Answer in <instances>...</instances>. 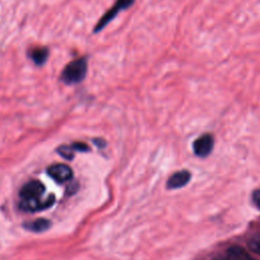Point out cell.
<instances>
[{"instance_id":"1","label":"cell","mask_w":260,"mask_h":260,"mask_svg":"<svg viewBox=\"0 0 260 260\" xmlns=\"http://www.w3.org/2000/svg\"><path fill=\"white\" fill-rule=\"evenodd\" d=\"M87 73V59L80 57L69 62L61 72L60 79L67 85L80 83Z\"/></svg>"},{"instance_id":"2","label":"cell","mask_w":260,"mask_h":260,"mask_svg":"<svg viewBox=\"0 0 260 260\" xmlns=\"http://www.w3.org/2000/svg\"><path fill=\"white\" fill-rule=\"evenodd\" d=\"M134 1L135 0H116L114 5L99 19V21L96 22V24L93 27V32L96 34L99 31H101L102 29H104V27L109 22H111L120 11L131 7L133 5Z\"/></svg>"},{"instance_id":"3","label":"cell","mask_w":260,"mask_h":260,"mask_svg":"<svg viewBox=\"0 0 260 260\" xmlns=\"http://www.w3.org/2000/svg\"><path fill=\"white\" fill-rule=\"evenodd\" d=\"M55 202V195L49 194L46 198H36V199H26L21 200L19 206L24 211H37L41 209L48 208L52 206Z\"/></svg>"},{"instance_id":"4","label":"cell","mask_w":260,"mask_h":260,"mask_svg":"<svg viewBox=\"0 0 260 260\" xmlns=\"http://www.w3.org/2000/svg\"><path fill=\"white\" fill-rule=\"evenodd\" d=\"M48 175L58 183H65L72 179L73 172L71 168L64 164H55L48 168Z\"/></svg>"},{"instance_id":"5","label":"cell","mask_w":260,"mask_h":260,"mask_svg":"<svg viewBox=\"0 0 260 260\" xmlns=\"http://www.w3.org/2000/svg\"><path fill=\"white\" fill-rule=\"evenodd\" d=\"M45 192V186L42 182L37 180H31L24 184L19 192V196L22 200L26 199H36L41 198Z\"/></svg>"},{"instance_id":"6","label":"cell","mask_w":260,"mask_h":260,"mask_svg":"<svg viewBox=\"0 0 260 260\" xmlns=\"http://www.w3.org/2000/svg\"><path fill=\"white\" fill-rule=\"evenodd\" d=\"M213 147V138L210 134H203L193 142L194 153L199 157L207 156Z\"/></svg>"},{"instance_id":"7","label":"cell","mask_w":260,"mask_h":260,"mask_svg":"<svg viewBox=\"0 0 260 260\" xmlns=\"http://www.w3.org/2000/svg\"><path fill=\"white\" fill-rule=\"evenodd\" d=\"M191 179V174L187 170L174 173L167 182L168 189H178L185 186Z\"/></svg>"},{"instance_id":"8","label":"cell","mask_w":260,"mask_h":260,"mask_svg":"<svg viewBox=\"0 0 260 260\" xmlns=\"http://www.w3.org/2000/svg\"><path fill=\"white\" fill-rule=\"evenodd\" d=\"M49 53L50 52L47 47H35L28 52V56L36 65L42 66L46 63Z\"/></svg>"},{"instance_id":"9","label":"cell","mask_w":260,"mask_h":260,"mask_svg":"<svg viewBox=\"0 0 260 260\" xmlns=\"http://www.w3.org/2000/svg\"><path fill=\"white\" fill-rule=\"evenodd\" d=\"M226 260H255L240 246H232L226 251Z\"/></svg>"},{"instance_id":"10","label":"cell","mask_w":260,"mask_h":260,"mask_svg":"<svg viewBox=\"0 0 260 260\" xmlns=\"http://www.w3.org/2000/svg\"><path fill=\"white\" fill-rule=\"evenodd\" d=\"M51 226V221L46 219V218H39L36 219L34 221L27 222L24 224V228L31 231V232H37V233H41L44 232L46 230H48Z\"/></svg>"},{"instance_id":"11","label":"cell","mask_w":260,"mask_h":260,"mask_svg":"<svg viewBox=\"0 0 260 260\" xmlns=\"http://www.w3.org/2000/svg\"><path fill=\"white\" fill-rule=\"evenodd\" d=\"M57 152L65 159H72L74 156V150L71 145H61L57 148Z\"/></svg>"},{"instance_id":"12","label":"cell","mask_w":260,"mask_h":260,"mask_svg":"<svg viewBox=\"0 0 260 260\" xmlns=\"http://www.w3.org/2000/svg\"><path fill=\"white\" fill-rule=\"evenodd\" d=\"M248 247L254 253L260 255V239H252L248 242Z\"/></svg>"},{"instance_id":"13","label":"cell","mask_w":260,"mask_h":260,"mask_svg":"<svg viewBox=\"0 0 260 260\" xmlns=\"http://www.w3.org/2000/svg\"><path fill=\"white\" fill-rule=\"evenodd\" d=\"M71 147L73 148L74 151H81V152L89 151V146L83 142H73L71 144Z\"/></svg>"},{"instance_id":"14","label":"cell","mask_w":260,"mask_h":260,"mask_svg":"<svg viewBox=\"0 0 260 260\" xmlns=\"http://www.w3.org/2000/svg\"><path fill=\"white\" fill-rule=\"evenodd\" d=\"M252 197H253V201H254L255 205L260 209V189L254 191Z\"/></svg>"},{"instance_id":"15","label":"cell","mask_w":260,"mask_h":260,"mask_svg":"<svg viewBox=\"0 0 260 260\" xmlns=\"http://www.w3.org/2000/svg\"><path fill=\"white\" fill-rule=\"evenodd\" d=\"M93 142L99 147H104L106 145V141L104 139H102V138H95V139H93Z\"/></svg>"}]
</instances>
